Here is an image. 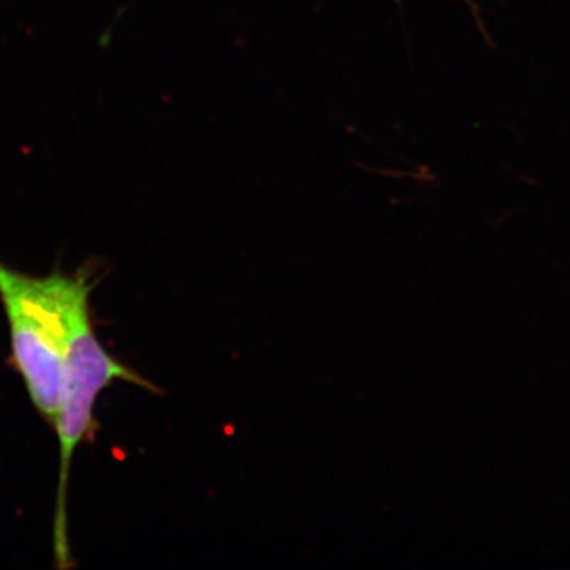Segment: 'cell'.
Here are the masks:
<instances>
[{
  "label": "cell",
  "instance_id": "obj_1",
  "mask_svg": "<svg viewBox=\"0 0 570 570\" xmlns=\"http://www.w3.org/2000/svg\"><path fill=\"white\" fill-rule=\"evenodd\" d=\"M91 276L81 269L66 275L62 288L63 376L61 409L55 431L59 439V487L55 515V557L59 568H70L67 538V485L73 453L85 439L91 436L94 407L97 397L112 382L122 381L157 392L151 382L142 379L118 360L112 358L91 324L89 296Z\"/></svg>",
  "mask_w": 570,
  "mask_h": 570
},
{
  "label": "cell",
  "instance_id": "obj_2",
  "mask_svg": "<svg viewBox=\"0 0 570 570\" xmlns=\"http://www.w3.org/2000/svg\"><path fill=\"white\" fill-rule=\"evenodd\" d=\"M66 275L29 276L0 262V302L10 328L11 362L33 407L52 428L61 409L62 288Z\"/></svg>",
  "mask_w": 570,
  "mask_h": 570
}]
</instances>
